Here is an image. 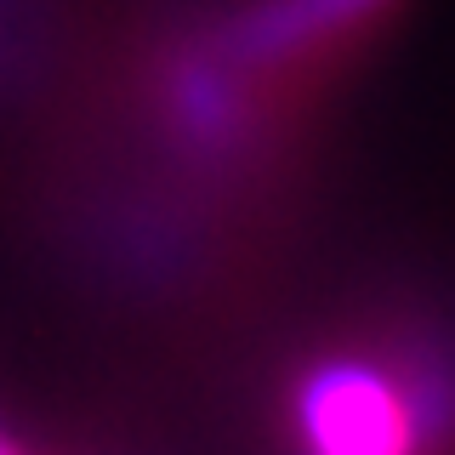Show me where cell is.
Returning a JSON list of instances; mask_svg holds the SVG:
<instances>
[{
    "mask_svg": "<svg viewBox=\"0 0 455 455\" xmlns=\"http://www.w3.org/2000/svg\"><path fill=\"white\" fill-rule=\"evenodd\" d=\"M438 416L427 410L410 364L381 353H336L296 387L302 455H427Z\"/></svg>",
    "mask_w": 455,
    "mask_h": 455,
    "instance_id": "6da1fadb",
    "label": "cell"
}]
</instances>
